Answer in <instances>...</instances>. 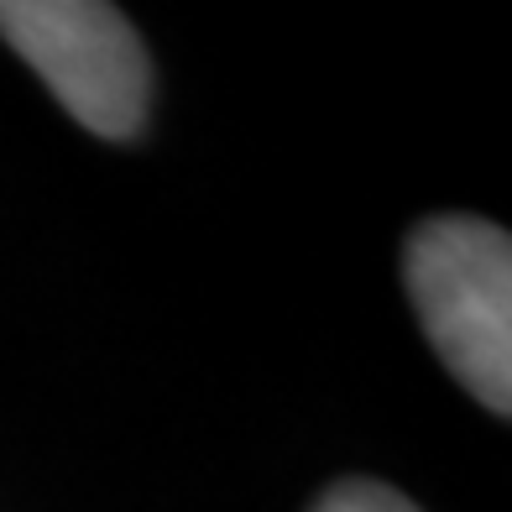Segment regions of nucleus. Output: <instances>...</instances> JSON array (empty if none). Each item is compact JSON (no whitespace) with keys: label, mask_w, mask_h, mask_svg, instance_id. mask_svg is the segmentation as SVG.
I'll return each mask as SVG.
<instances>
[{"label":"nucleus","mask_w":512,"mask_h":512,"mask_svg":"<svg viewBox=\"0 0 512 512\" xmlns=\"http://www.w3.org/2000/svg\"><path fill=\"white\" fill-rule=\"evenodd\" d=\"M408 293L439 361L465 392L507 418L512 408V241L502 225L445 215L413 230Z\"/></svg>","instance_id":"1"},{"label":"nucleus","mask_w":512,"mask_h":512,"mask_svg":"<svg viewBox=\"0 0 512 512\" xmlns=\"http://www.w3.org/2000/svg\"><path fill=\"white\" fill-rule=\"evenodd\" d=\"M0 37L27 58L58 105L95 136L142 126L152 68L131 21L95 0H0Z\"/></svg>","instance_id":"2"},{"label":"nucleus","mask_w":512,"mask_h":512,"mask_svg":"<svg viewBox=\"0 0 512 512\" xmlns=\"http://www.w3.org/2000/svg\"><path fill=\"white\" fill-rule=\"evenodd\" d=\"M314 512H418V507L408 497H398L392 486H382V481H345Z\"/></svg>","instance_id":"3"}]
</instances>
